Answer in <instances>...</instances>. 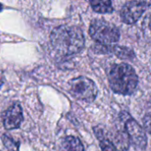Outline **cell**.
Segmentation results:
<instances>
[{"label":"cell","instance_id":"1","mask_svg":"<svg viewBox=\"0 0 151 151\" xmlns=\"http://www.w3.org/2000/svg\"><path fill=\"white\" fill-rule=\"evenodd\" d=\"M50 42L54 50L62 56H71L82 50L85 38L81 28L75 26H60L52 30Z\"/></svg>","mask_w":151,"mask_h":151},{"label":"cell","instance_id":"2","mask_svg":"<svg viewBox=\"0 0 151 151\" xmlns=\"http://www.w3.org/2000/svg\"><path fill=\"white\" fill-rule=\"evenodd\" d=\"M111 88L117 94L128 96L133 94L138 86V76L128 64H113L107 71Z\"/></svg>","mask_w":151,"mask_h":151},{"label":"cell","instance_id":"3","mask_svg":"<svg viewBox=\"0 0 151 151\" xmlns=\"http://www.w3.org/2000/svg\"><path fill=\"white\" fill-rule=\"evenodd\" d=\"M89 35L93 40L102 45H111L120 38L119 28L104 19H95L91 22Z\"/></svg>","mask_w":151,"mask_h":151},{"label":"cell","instance_id":"4","mask_svg":"<svg viewBox=\"0 0 151 151\" xmlns=\"http://www.w3.org/2000/svg\"><path fill=\"white\" fill-rule=\"evenodd\" d=\"M70 93L78 100L92 103L97 96V88L95 82L86 77H78L69 81Z\"/></svg>","mask_w":151,"mask_h":151},{"label":"cell","instance_id":"5","mask_svg":"<svg viewBox=\"0 0 151 151\" xmlns=\"http://www.w3.org/2000/svg\"><path fill=\"white\" fill-rule=\"evenodd\" d=\"M151 5V2L146 1H130L127 2L120 11V18L127 24L135 23L142 13Z\"/></svg>","mask_w":151,"mask_h":151},{"label":"cell","instance_id":"6","mask_svg":"<svg viewBox=\"0 0 151 151\" xmlns=\"http://www.w3.org/2000/svg\"><path fill=\"white\" fill-rule=\"evenodd\" d=\"M125 127L131 143L137 149L145 150L148 144V139L143 128L133 119H127Z\"/></svg>","mask_w":151,"mask_h":151},{"label":"cell","instance_id":"7","mask_svg":"<svg viewBox=\"0 0 151 151\" xmlns=\"http://www.w3.org/2000/svg\"><path fill=\"white\" fill-rule=\"evenodd\" d=\"M93 51L96 54H113L116 57L123 59H134L135 54L133 50L119 45H95L92 47Z\"/></svg>","mask_w":151,"mask_h":151},{"label":"cell","instance_id":"8","mask_svg":"<svg viewBox=\"0 0 151 151\" xmlns=\"http://www.w3.org/2000/svg\"><path fill=\"white\" fill-rule=\"evenodd\" d=\"M23 120L22 109L19 104L16 103L9 107L4 113L3 121L5 129L12 130L18 128Z\"/></svg>","mask_w":151,"mask_h":151},{"label":"cell","instance_id":"9","mask_svg":"<svg viewBox=\"0 0 151 151\" xmlns=\"http://www.w3.org/2000/svg\"><path fill=\"white\" fill-rule=\"evenodd\" d=\"M64 151H84L81 141L74 136H67L62 142Z\"/></svg>","mask_w":151,"mask_h":151},{"label":"cell","instance_id":"10","mask_svg":"<svg viewBox=\"0 0 151 151\" xmlns=\"http://www.w3.org/2000/svg\"><path fill=\"white\" fill-rule=\"evenodd\" d=\"M94 131L96 132V136H97L98 140L100 141V146H101L102 151H117L114 144L104 136V130L102 128H99L97 127L94 128Z\"/></svg>","mask_w":151,"mask_h":151},{"label":"cell","instance_id":"11","mask_svg":"<svg viewBox=\"0 0 151 151\" xmlns=\"http://www.w3.org/2000/svg\"><path fill=\"white\" fill-rule=\"evenodd\" d=\"M93 10L96 12L100 13H111L113 12V7L111 1L106 0V1H97V0H93L89 2Z\"/></svg>","mask_w":151,"mask_h":151},{"label":"cell","instance_id":"12","mask_svg":"<svg viewBox=\"0 0 151 151\" xmlns=\"http://www.w3.org/2000/svg\"><path fill=\"white\" fill-rule=\"evenodd\" d=\"M142 29L144 38L147 40V42L151 43V14L145 16L142 23Z\"/></svg>","mask_w":151,"mask_h":151},{"label":"cell","instance_id":"13","mask_svg":"<svg viewBox=\"0 0 151 151\" xmlns=\"http://www.w3.org/2000/svg\"><path fill=\"white\" fill-rule=\"evenodd\" d=\"M3 142L4 145L6 147L7 150L10 151H18L19 150V143L18 142H15L12 137H10L7 134H4L3 135Z\"/></svg>","mask_w":151,"mask_h":151},{"label":"cell","instance_id":"14","mask_svg":"<svg viewBox=\"0 0 151 151\" xmlns=\"http://www.w3.org/2000/svg\"><path fill=\"white\" fill-rule=\"evenodd\" d=\"M143 126L145 127V129L147 130V132L151 134V113L147 114L144 118H143Z\"/></svg>","mask_w":151,"mask_h":151}]
</instances>
